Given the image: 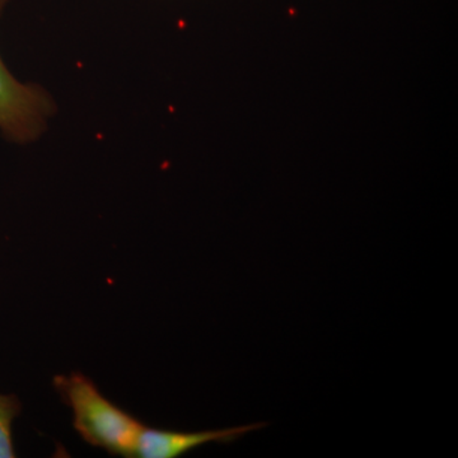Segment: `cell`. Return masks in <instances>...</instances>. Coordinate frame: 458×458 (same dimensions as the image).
<instances>
[{
  "label": "cell",
  "mask_w": 458,
  "mask_h": 458,
  "mask_svg": "<svg viewBox=\"0 0 458 458\" xmlns=\"http://www.w3.org/2000/svg\"><path fill=\"white\" fill-rule=\"evenodd\" d=\"M63 403L72 409L73 427L84 442L114 456L135 457L144 426L106 399L82 373L56 376L53 382Z\"/></svg>",
  "instance_id": "1"
},
{
  "label": "cell",
  "mask_w": 458,
  "mask_h": 458,
  "mask_svg": "<svg viewBox=\"0 0 458 458\" xmlns=\"http://www.w3.org/2000/svg\"><path fill=\"white\" fill-rule=\"evenodd\" d=\"M11 0H0V17ZM54 106L38 86L20 82L0 57V132L8 140L26 144L44 131Z\"/></svg>",
  "instance_id": "2"
},
{
  "label": "cell",
  "mask_w": 458,
  "mask_h": 458,
  "mask_svg": "<svg viewBox=\"0 0 458 458\" xmlns=\"http://www.w3.org/2000/svg\"><path fill=\"white\" fill-rule=\"evenodd\" d=\"M264 427V423H255L204 432H176L144 427L138 439L135 457L177 458L209 443L227 445Z\"/></svg>",
  "instance_id": "3"
},
{
  "label": "cell",
  "mask_w": 458,
  "mask_h": 458,
  "mask_svg": "<svg viewBox=\"0 0 458 458\" xmlns=\"http://www.w3.org/2000/svg\"><path fill=\"white\" fill-rule=\"evenodd\" d=\"M22 411V403L13 394H0V458L16 457L13 423Z\"/></svg>",
  "instance_id": "4"
}]
</instances>
